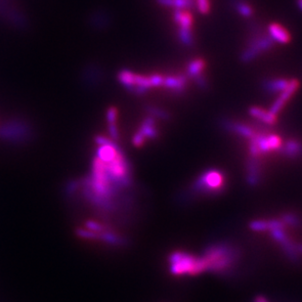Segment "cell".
<instances>
[{"instance_id": "6da1fadb", "label": "cell", "mask_w": 302, "mask_h": 302, "mask_svg": "<svg viewBox=\"0 0 302 302\" xmlns=\"http://www.w3.org/2000/svg\"><path fill=\"white\" fill-rule=\"evenodd\" d=\"M239 248L227 242L211 244L205 247L201 257L206 265V272L225 274L231 272L240 258Z\"/></svg>"}, {"instance_id": "7a4b0ae2", "label": "cell", "mask_w": 302, "mask_h": 302, "mask_svg": "<svg viewBox=\"0 0 302 302\" xmlns=\"http://www.w3.org/2000/svg\"><path fill=\"white\" fill-rule=\"evenodd\" d=\"M169 271L174 276H196L206 272L203 258L185 251H174L168 257Z\"/></svg>"}, {"instance_id": "3957f363", "label": "cell", "mask_w": 302, "mask_h": 302, "mask_svg": "<svg viewBox=\"0 0 302 302\" xmlns=\"http://www.w3.org/2000/svg\"><path fill=\"white\" fill-rule=\"evenodd\" d=\"M226 186L225 174L219 169L204 170L191 186V191L199 195H218L224 192Z\"/></svg>"}, {"instance_id": "277c9868", "label": "cell", "mask_w": 302, "mask_h": 302, "mask_svg": "<svg viewBox=\"0 0 302 302\" xmlns=\"http://www.w3.org/2000/svg\"><path fill=\"white\" fill-rule=\"evenodd\" d=\"M286 227L287 226H280L275 229H272L270 232L272 238L274 239L275 242H277L283 249V251L286 253V255L292 260V261H298L300 259V253L297 248V244L293 242V240L287 235L286 233Z\"/></svg>"}, {"instance_id": "5b68a950", "label": "cell", "mask_w": 302, "mask_h": 302, "mask_svg": "<svg viewBox=\"0 0 302 302\" xmlns=\"http://www.w3.org/2000/svg\"><path fill=\"white\" fill-rule=\"evenodd\" d=\"M259 153L262 155L269 154L271 152L279 151L282 147V140L278 135L270 134L266 132L257 131L253 137Z\"/></svg>"}, {"instance_id": "8992f818", "label": "cell", "mask_w": 302, "mask_h": 302, "mask_svg": "<svg viewBox=\"0 0 302 302\" xmlns=\"http://www.w3.org/2000/svg\"><path fill=\"white\" fill-rule=\"evenodd\" d=\"M29 135V128L28 125L23 122H9L0 128V137L11 140V141H22Z\"/></svg>"}, {"instance_id": "52a82bcc", "label": "cell", "mask_w": 302, "mask_h": 302, "mask_svg": "<svg viewBox=\"0 0 302 302\" xmlns=\"http://www.w3.org/2000/svg\"><path fill=\"white\" fill-rule=\"evenodd\" d=\"M219 124L225 130L234 132L242 137L247 138L248 140L254 137L257 132L252 126H249L247 124L241 123L238 121H234L225 117L220 119Z\"/></svg>"}, {"instance_id": "ba28073f", "label": "cell", "mask_w": 302, "mask_h": 302, "mask_svg": "<svg viewBox=\"0 0 302 302\" xmlns=\"http://www.w3.org/2000/svg\"><path fill=\"white\" fill-rule=\"evenodd\" d=\"M188 77L186 74H179L178 76H168L164 80L165 88L170 89L171 93L176 96H181L185 93Z\"/></svg>"}, {"instance_id": "9c48e42d", "label": "cell", "mask_w": 302, "mask_h": 302, "mask_svg": "<svg viewBox=\"0 0 302 302\" xmlns=\"http://www.w3.org/2000/svg\"><path fill=\"white\" fill-rule=\"evenodd\" d=\"M261 174L262 171L260 158H254L249 156L247 165V180L249 186H257L260 183Z\"/></svg>"}, {"instance_id": "30bf717a", "label": "cell", "mask_w": 302, "mask_h": 302, "mask_svg": "<svg viewBox=\"0 0 302 302\" xmlns=\"http://www.w3.org/2000/svg\"><path fill=\"white\" fill-rule=\"evenodd\" d=\"M299 85H300V83H299L298 80H292V81H290L289 86L282 92L281 96L278 98V100L272 105L270 111L277 115L280 112V110L283 109V107L285 106V104L288 102V100L297 91V89L299 88Z\"/></svg>"}, {"instance_id": "8fae6325", "label": "cell", "mask_w": 302, "mask_h": 302, "mask_svg": "<svg viewBox=\"0 0 302 302\" xmlns=\"http://www.w3.org/2000/svg\"><path fill=\"white\" fill-rule=\"evenodd\" d=\"M279 153L288 159H298L302 156V143L297 139H289L282 145Z\"/></svg>"}, {"instance_id": "7c38bea8", "label": "cell", "mask_w": 302, "mask_h": 302, "mask_svg": "<svg viewBox=\"0 0 302 302\" xmlns=\"http://www.w3.org/2000/svg\"><path fill=\"white\" fill-rule=\"evenodd\" d=\"M138 131L147 139L155 140L159 137V130L156 127L155 117L150 114L148 116H146L144 118L143 122L141 123V126Z\"/></svg>"}, {"instance_id": "4fadbf2b", "label": "cell", "mask_w": 302, "mask_h": 302, "mask_svg": "<svg viewBox=\"0 0 302 302\" xmlns=\"http://www.w3.org/2000/svg\"><path fill=\"white\" fill-rule=\"evenodd\" d=\"M248 113L252 117H254L256 120H258L260 122H263L265 124H268V125H272V124L276 123V121H277L276 114L272 113L270 110L267 111V110H263V109L258 108V107L249 108Z\"/></svg>"}, {"instance_id": "5bb4252c", "label": "cell", "mask_w": 302, "mask_h": 302, "mask_svg": "<svg viewBox=\"0 0 302 302\" xmlns=\"http://www.w3.org/2000/svg\"><path fill=\"white\" fill-rule=\"evenodd\" d=\"M290 81L284 79H275V80H265L262 82V88L264 91L272 94L282 93L288 86Z\"/></svg>"}, {"instance_id": "9a60e30c", "label": "cell", "mask_w": 302, "mask_h": 302, "mask_svg": "<svg viewBox=\"0 0 302 302\" xmlns=\"http://www.w3.org/2000/svg\"><path fill=\"white\" fill-rule=\"evenodd\" d=\"M269 34L273 37L275 41H278L283 44H287L291 40V35L286 28H283L279 24L273 23L268 27Z\"/></svg>"}, {"instance_id": "2e32d148", "label": "cell", "mask_w": 302, "mask_h": 302, "mask_svg": "<svg viewBox=\"0 0 302 302\" xmlns=\"http://www.w3.org/2000/svg\"><path fill=\"white\" fill-rule=\"evenodd\" d=\"M174 21L179 24V28H190L192 29L193 16L189 12H185L184 10L175 9L173 15Z\"/></svg>"}, {"instance_id": "e0dca14e", "label": "cell", "mask_w": 302, "mask_h": 302, "mask_svg": "<svg viewBox=\"0 0 302 302\" xmlns=\"http://www.w3.org/2000/svg\"><path fill=\"white\" fill-rule=\"evenodd\" d=\"M98 240H101L112 246H123L125 244V240L122 237H120L114 233H111L110 231H104V232L99 233Z\"/></svg>"}, {"instance_id": "ac0fdd59", "label": "cell", "mask_w": 302, "mask_h": 302, "mask_svg": "<svg viewBox=\"0 0 302 302\" xmlns=\"http://www.w3.org/2000/svg\"><path fill=\"white\" fill-rule=\"evenodd\" d=\"M204 66H205V64L202 59H195L191 61L187 67L186 75H187L188 79H193L194 77L201 74Z\"/></svg>"}, {"instance_id": "d6986e66", "label": "cell", "mask_w": 302, "mask_h": 302, "mask_svg": "<svg viewBox=\"0 0 302 302\" xmlns=\"http://www.w3.org/2000/svg\"><path fill=\"white\" fill-rule=\"evenodd\" d=\"M134 75L132 72L128 71V70H122L119 74H118V81L122 85H124V87L132 93L133 91V87H134Z\"/></svg>"}, {"instance_id": "ffe728a7", "label": "cell", "mask_w": 302, "mask_h": 302, "mask_svg": "<svg viewBox=\"0 0 302 302\" xmlns=\"http://www.w3.org/2000/svg\"><path fill=\"white\" fill-rule=\"evenodd\" d=\"M280 219L283 221V223L286 226H291V227H299L302 224V219L293 212H286L282 214Z\"/></svg>"}, {"instance_id": "44dd1931", "label": "cell", "mask_w": 302, "mask_h": 302, "mask_svg": "<svg viewBox=\"0 0 302 302\" xmlns=\"http://www.w3.org/2000/svg\"><path fill=\"white\" fill-rule=\"evenodd\" d=\"M178 36L180 41L186 46H192L194 44V36L192 29L190 28H178Z\"/></svg>"}, {"instance_id": "7402d4cb", "label": "cell", "mask_w": 302, "mask_h": 302, "mask_svg": "<svg viewBox=\"0 0 302 302\" xmlns=\"http://www.w3.org/2000/svg\"><path fill=\"white\" fill-rule=\"evenodd\" d=\"M235 10L244 18H250L253 15V9L252 7L248 4L247 0H244L242 2H240L236 7Z\"/></svg>"}, {"instance_id": "603a6c76", "label": "cell", "mask_w": 302, "mask_h": 302, "mask_svg": "<svg viewBox=\"0 0 302 302\" xmlns=\"http://www.w3.org/2000/svg\"><path fill=\"white\" fill-rule=\"evenodd\" d=\"M249 228L254 232H266L269 229V222L268 220H253L249 223Z\"/></svg>"}, {"instance_id": "cb8c5ba5", "label": "cell", "mask_w": 302, "mask_h": 302, "mask_svg": "<svg viewBox=\"0 0 302 302\" xmlns=\"http://www.w3.org/2000/svg\"><path fill=\"white\" fill-rule=\"evenodd\" d=\"M259 54H260V53H259L253 46L247 47V48L244 50V52L242 53V55H241V62H242V63H245V64H247V63L253 61L257 56L259 55Z\"/></svg>"}, {"instance_id": "d4e9b609", "label": "cell", "mask_w": 302, "mask_h": 302, "mask_svg": "<svg viewBox=\"0 0 302 302\" xmlns=\"http://www.w3.org/2000/svg\"><path fill=\"white\" fill-rule=\"evenodd\" d=\"M146 110L150 115H152L154 117H158V118L163 119V120H169L170 119V114L165 110H161L159 108L152 107V106H148L146 108Z\"/></svg>"}, {"instance_id": "484cf974", "label": "cell", "mask_w": 302, "mask_h": 302, "mask_svg": "<svg viewBox=\"0 0 302 302\" xmlns=\"http://www.w3.org/2000/svg\"><path fill=\"white\" fill-rule=\"evenodd\" d=\"M77 235L83 239H87V240H98L99 237V233L91 231V230H84V229H78L77 230Z\"/></svg>"}, {"instance_id": "4316f807", "label": "cell", "mask_w": 302, "mask_h": 302, "mask_svg": "<svg viewBox=\"0 0 302 302\" xmlns=\"http://www.w3.org/2000/svg\"><path fill=\"white\" fill-rule=\"evenodd\" d=\"M195 84L201 90H207L208 89V81L206 77L202 74H200L192 79Z\"/></svg>"}, {"instance_id": "83f0119b", "label": "cell", "mask_w": 302, "mask_h": 302, "mask_svg": "<svg viewBox=\"0 0 302 302\" xmlns=\"http://www.w3.org/2000/svg\"><path fill=\"white\" fill-rule=\"evenodd\" d=\"M134 86H144V87H147L149 89L152 87L149 78L139 76V75H134Z\"/></svg>"}, {"instance_id": "f1b7e54d", "label": "cell", "mask_w": 302, "mask_h": 302, "mask_svg": "<svg viewBox=\"0 0 302 302\" xmlns=\"http://www.w3.org/2000/svg\"><path fill=\"white\" fill-rule=\"evenodd\" d=\"M85 226H86V228H88V230H91V231H94V232H97V233H101V232L106 231V228L102 224L97 223L95 221H87L85 223Z\"/></svg>"}, {"instance_id": "f546056e", "label": "cell", "mask_w": 302, "mask_h": 302, "mask_svg": "<svg viewBox=\"0 0 302 302\" xmlns=\"http://www.w3.org/2000/svg\"><path fill=\"white\" fill-rule=\"evenodd\" d=\"M150 83L152 87H160V86H163L164 85V80L165 78L161 75H158V74H155V75H152L150 78Z\"/></svg>"}, {"instance_id": "4dcf8cb0", "label": "cell", "mask_w": 302, "mask_h": 302, "mask_svg": "<svg viewBox=\"0 0 302 302\" xmlns=\"http://www.w3.org/2000/svg\"><path fill=\"white\" fill-rule=\"evenodd\" d=\"M197 7L201 14H207L209 12L208 0H197Z\"/></svg>"}, {"instance_id": "1f68e13d", "label": "cell", "mask_w": 302, "mask_h": 302, "mask_svg": "<svg viewBox=\"0 0 302 302\" xmlns=\"http://www.w3.org/2000/svg\"><path fill=\"white\" fill-rule=\"evenodd\" d=\"M132 142H133V145L135 147H142L145 144V142H146V138L144 137L139 131H137L135 133V135L133 136Z\"/></svg>"}, {"instance_id": "d6a6232c", "label": "cell", "mask_w": 302, "mask_h": 302, "mask_svg": "<svg viewBox=\"0 0 302 302\" xmlns=\"http://www.w3.org/2000/svg\"><path fill=\"white\" fill-rule=\"evenodd\" d=\"M116 114H117V111H116V109H115V108H110V109L108 110L107 118H108V122H109V123H115Z\"/></svg>"}, {"instance_id": "836d02e7", "label": "cell", "mask_w": 302, "mask_h": 302, "mask_svg": "<svg viewBox=\"0 0 302 302\" xmlns=\"http://www.w3.org/2000/svg\"><path fill=\"white\" fill-rule=\"evenodd\" d=\"M109 131H110V136L112 137L113 140H117L118 139V131L116 128L115 123H109Z\"/></svg>"}, {"instance_id": "e575fe53", "label": "cell", "mask_w": 302, "mask_h": 302, "mask_svg": "<svg viewBox=\"0 0 302 302\" xmlns=\"http://www.w3.org/2000/svg\"><path fill=\"white\" fill-rule=\"evenodd\" d=\"M158 4L163 5V6H167V7H173L174 0H156Z\"/></svg>"}, {"instance_id": "d590c367", "label": "cell", "mask_w": 302, "mask_h": 302, "mask_svg": "<svg viewBox=\"0 0 302 302\" xmlns=\"http://www.w3.org/2000/svg\"><path fill=\"white\" fill-rule=\"evenodd\" d=\"M78 185H79V183L78 182H76V181H74V182H72L70 185H69V187H68V192L69 193H74L76 190H77V188H78Z\"/></svg>"}, {"instance_id": "8d00e7d4", "label": "cell", "mask_w": 302, "mask_h": 302, "mask_svg": "<svg viewBox=\"0 0 302 302\" xmlns=\"http://www.w3.org/2000/svg\"><path fill=\"white\" fill-rule=\"evenodd\" d=\"M242 1H244V0H229V2H230V6L231 7H233L234 9H235V7L240 3V2H242Z\"/></svg>"}, {"instance_id": "74e56055", "label": "cell", "mask_w": 302, "mask_h": 302, "mask_svg": "<svg viewBox=\"0 0 302 302\" xmlns=\"http://www.w3.org/2000/svg\"><path fill=\"white\" fill-rule=\"evenodd\" d=\"M254 302H267V300L265 299V298H263V297H257L256 299H255V301Z\"/></svg>"}, {"instance_id": "f35d334b", "label": "cell", "mask_w": 302, "mask_h": 302, "mask_svg": "<svg viewBox=\"0 0 302 302\" xmlns=\"http://www.w3.org/2000/svg\"><path fill=\"white\" fill-rule=\"evenodd\" d=\"M297 248L300 254H302V244H297Z\"/></svg>"}, {"instance_id": "ab89813d", "label": "cell", "mask_w": 302, "mask_h": 302, "mask_svg": "<svg viewBox=\"0 0 302 302\" xmlns=\"http://www.w3.org/2000/svg\"><path fill=\"white\" fill-rule=\"evenodd\" d=\"M298 5H299L300 9L302 11V0H298Z\"/></svg>"}]
</instances>
